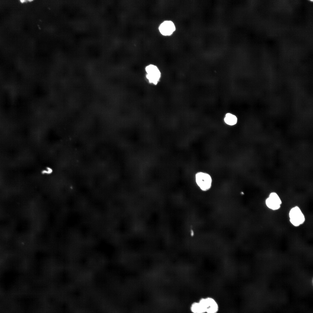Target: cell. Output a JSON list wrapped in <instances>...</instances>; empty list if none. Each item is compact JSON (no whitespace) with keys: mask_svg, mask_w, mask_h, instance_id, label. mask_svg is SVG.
Segmentation results:
<instances>
[{"mask_svg":"<svg viewBox=\"0 0 313 313\" xmlns=\"http://www.w3.org/2000/svg\"><path fill=\"white\" fill-rule=\"evenodd\" d=\"M290 221L294 226L297 227L303 224L305 221V217L302 210L297 206L292 208L289 213Z\"/></svg>","mask_w":313,"mask_h":313,"instance_id":"6da1fadb","label":"cell"},{"mask_svg":"<svg viewBox=\"0 0 313 313\" xmlns=\"http://www.w3.org/2000/svg\"><path fill=\"white\" fill-rule=\"evenodd\" d=\"M145 70L146 72V78L149 82L155 85L157 84L160 80L161 75L157 67L153 64H150L146 66Z\"/></svg>","mask_w":313,"mask_h":313,"instance_id":"7a4b0ae2","label":"cell"},{"mask_svg":"<svg viewBox=\"0 0 313 313\" xmlns=\"http://www.w3.org/2000/svg\"><path fill=\"white\" fill-rule=\"evenodd\" d=\"M195 180L197 185L202 190L206 191L211 188L212 180L209 174L202 172H199L196 175Z\"/></svg>","mask_w":313,"mask_h":313,"instance_id":"3957f363","label":"cell"},{"mask_svg":"<svg viewBox=\"0 0 313 313\" xmlns=\"http://www.w3.org/2000/svg\"><path fill=\"white\" fill-rule=\"evenodd\" d=\"M265 203L267 207L269 209L273 210H276L280 208L282 201L277 193L272 192L265 200Z\"/></svg>","mask_w":313,"mask_h":313,"instance_id":"277c9868","label":"cell"},{"mask_svg":"<svg viewBox=\"0 0 313 313\" xmlns=\"http://www.w3.org/2000/svg\"><path fill=\"white\" fill-rule=\"evenodd\" d=\"M199 302L203 305L207 313H216L218 311L217 303L211 298L202 299Z\"/></svg>","mask_w":313,"mask_h":313,"instance_id":"5b68a950","label":"cell"},{"mask_svg":"<svg viewBox=\"0 0 313 313\" xmlns=\"http://www.w3.org/2000/svg\"><path fill=\"white\" fill-rule=\"evenodd\" d=\"M159 28L160 33L165 36L172 35L176 29L174 23L170 21H163L160 25Z\"/></svg>","mask_w":313,"mask_h":313,"instance_id":"8992f818","label":"cell"},{"mask_svg":"<svg viewBox=\"0 0 313 313\" xmlns=\"http://www.w3.org/2000/svg\"><path fill=\"white\" fill-rule=\"evenodd\" d=\"M191 310L193 313L205 312V310L204 306L199 302L193 303L191 306Z\"/></svg>","mask_w":313,"mask_h":313,"instance_id":"52a82bcc","label":"cell"},{"mask_svg":"<svg viewBox=\"0 0 313 313\" xmlns=\"http://www.w3.org/2000/svg\"><path fill=\"white\" fill-rule=\"evenodd\" d=\"M224 120L225 123L230 125H233L235 124L237 121L236 117L230 113H227L226 114Z\"/></svg>","mask_w":313,"mask_h":313,"instance_id":"ba28073f","label":"cell"}]
</instances>
